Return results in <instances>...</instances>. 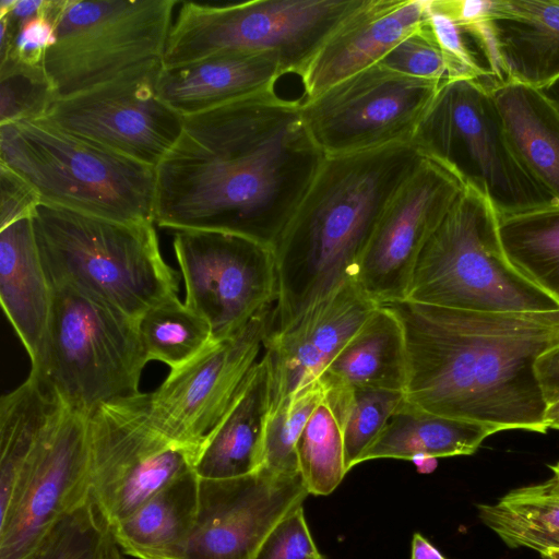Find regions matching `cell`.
<instances>
[{
  "instance_id": "obj_5",
  "label": "cell",
  "mask_w": 559,
  "mask_h": 559,
  "mask_svg": "<svg viewBox=\"0 0 559 559\" xmlns=\"http://www.w3.org/2000/svg\"><path fill=\"white\" fill-rule=\"evenodd\" d=\"M53 286H70L129 318L178 295L179 275L163 259L154 223H120L39 204L32 216Z\"/></svg>"
},
{
  "instance_id": "obj_44",
  "label": "cell",
  "mask_w": 559,
  "mask_h": 559,
  "mask_svg": "<svg viewBox=\"0 0 559 559\" xmlns=\"http://www.w3.org/2000/svg\"><path fill=\"white\" fill-rule=\"evenodd\" d=\"M540 91L559 105V78L552 83L544 86Z\"/></svg>"
},
{
  "instance_id": "obj_10",
  "label": "cell",
  "mask_w": 559,
  "mask_h": 559,
  "mask_svg": "<svg viewBox=\"0 0 559 559\" xmlns=\"http://www.w3.org/2000/svg\"><path fill=\"white\" fill-rule=\"evenodd\" d=\"M174 0H49L56 41L43 68L57 96H71L163 59Z\"/></svg>"
},
{
  "instance_id": "obj_7",
  "label": "cell",
  "mask_w": 559,
  "mask_h": 559,
  "mask_svg": "<svg viewBox=\"0 0 559 559\" xmlns=\"http://www.w3.org/2000/svg\"><path fill=\"white\" fill-rule=\"evenodd\" d=\"M498 227L489 200L465 186L419 252L405 300L488 312L559 310L509 261Z\"/></svg>"
},
{
  "instance_id": "obj_16",
  "label": "cell",
  "mask_w": 559,
  "mask_h": 559,
  "mask_svg": "<svg viewBox=\"0 0 559 559\" xmlns=\"http://www.w3.org/2000/svg\"><path fill=\"white\" fill-rule=\"evenodd\" d=\"M160 60L94 88L56 98L47 120L142 164L156 167L178 140L183 118L157 94Z\"/></svg>"
},
{
  "instance_id": "obj_45",
  "label": "cell",
  "mask_w": 559,
  "mask_h": 559,
  "mask_svg": "<svg viewBox=\"0 0 559 559\" xmlns=\"http://www.w3.org/2000/svg\"><path fill=\"white\" fill-rule=\"evenodd\" d=\"M546 420L549 428L554 423L559 421V402L547 408Z\"/></svg>"
},
{
  "instance_id": "obj_42",
  "label": "cell",
  "mask_w": 559,
  "mask_h": 559,
  "mask_svg": "<svg viewBox=\"0 0 559 559\" xmlns=\"http://www.w3.org/2000/svg\"><path fill=\"white\" fill-rule=\"evenodd\" d=\"M411 559H448L424 535L414 533L411 545Z\"/></svg>"
},
{
  "instance_id": "obj_47",
  "label": "cell",
  "mask_w": 559,
  "mask_h": 559,
  "mask_svg": "<svg viewBox=\"0 0 559 559\" xmlns=\"http://www.w3.org/2000/svg\"><path fill=\"white\" fill-rule=\"evenodd\" d=\"M549 468L552 471V476H555L559 480V462L549 465Z\"/></svg>"
},
{
  "instance_id": "obj_9",
  "label": "cell",
  "mask_w": 559,
  "mask_h": 559,
  "mask_svg": "<svg viewBox=\"0 0 559 559\" xmlns=\"http://www.w3.org/2000/svg\"><path fill=\"white\" fill-rule=\"evenodd\" d=\"M362 0H254L224 5L183 2L171 24L163 67L239 52L265 55L301 75L310 59Z\"/></svg>"
},
{
  "instance_id": "obj_25",
  "label": "cell",
  "mask_w": 559,
  "mask_h": 559,
  "mask_svg": "<svg viewBox=\"0 0 559 559\" xmlns=\"http://www.w3.org/2000/svg\"><path fill=\"white\" fill-rule=\"evenodd\" d=\"M490 90L518 159L559 203V105L540 90L518 83Z\"/></svg>"
},
{
  "instance_id": "obj_4",
  "label": "cell",
  "mask_w": 559,
  "mask_h": 559,
  "mask_svg": "<svg viewBox=\"0 0 559 559\" xmlns=\"http://www.w3.org/2000/svg\"><path fill=\"white\" fill-rule=\"evenodd\" d=\"M88 416L20 388L0 400V559H25L90 500Z\"/></svg>"
},
{
  "instance_id": "obj_28",
  "label": "cell",
  "mask_w": 559,
  "mask_h": 559,
  "mask_svg": "<svg viewBox=\"0 0 559 559\" xmlns=\"http://www.w3.org/2000/svg\"><path fill=\"white\" fill-rule=\"evenodd\" d=\"M500 430L427 412L404 397L358 464L376 459L415 460L471 455Z\"/></svg>"
},
{
  "instance_id": "obj_29",
  "label": "cell",
  "mask_w": 559,
  "mask_h": 559,
  "mask_svg": "<svg viewBox=\"0 0 559 559\" xmlns=\"http://www.w3.org/2000/svg\"><path fill=\"white\" fill-rule=\"evenodd\" d=\"M477 509L480 521L508 547L533 549L540 556L559 551V480L555 476Z\"/></svg>"
},
{
  "instance_id": "obj_49",
  "label": "cell",
  "mask_w": 559,
  "mask_h": 559,
  "mask_svg": "<svg viewBox=\"0 0 559 559\" xmlns=\"http://www.w3.org/2000/svg\"><path fill=\"white\" fill-rule=\"evenodd\" d=\"M319 559H326V558H325L324 556H322V555H321Z\"/></svg>"
},
{
  "instance_id": "obj_31",
  "label": "cell",
  "mask_w": 559,
  "mask_h": 559,
  "mask_svg": "<svg viewBox=\"0 0 559 559\" xmlns=\"http://www.w3.org/2000/svg\"><path fill=\"white\" fill-rule=\"evenodd\" d=\"M147 361L176 369L213 342L207 321L174 295L150 307L136 321Z\"/></svg>"
},
{
  "instance_id": "obj_38",
  "label": "cell",
  "mask_w": 559,
  "mask_h": 559,
  "mask_svg": "<svg viewBox=\"0 0 559 559\" xmlns=\"http://www.w3.org/2000/svg\"><path fill=\"white\" fill-rule=\"evenodd\" d=\"M320 556L300 506L270 532L253 559H319Z\"/></svg>"
},
{
  "instance_id": "obj_23",
  "label": "cell",
  "mask_w": 559,
  "mask_h": 559,
  "mask_svg": "<svg viewBox=\"0 0 559 559\" xmlns=\"http://www.w3.org/2000/svg\"><path fill=\"white\" fill-rule=\"evenodd\" d=\"M285 72L278 61L270 56L224 52L162 67L157 94L185 118L274 90L275 82Z\"/></svg>"
},
{
  "instance_id": "obj_17",
  "label": "cell",
  "mask_w": 559,
  "mask_h": 559,
  "mask_svg": "<svg viewBox=\"0 0 559 559\" xmlns=\"http://www.w3.org/2000/svg\"><path fill=\"white\" fill-rule=\"evenodd\" d=\"M464 189L454 173L423 157L385 206L359 257L355 282L373 302L405 300L419 252Z\"/></svg>"
},
{
  "instance_id": "obj_15",
  "label": "cell",
  "mask_w": 559,
  "mask_h": 559,
  "mask_svg": "<svg viewBox=\"0 0 559 559\" xmlns=\"http://www.w3.org/2000/svg\"><path fill=\"white\" fill-rule=\"evenodd\" d=\"M185 304L211 326L213 341L239 333L277 300L273 248L236 234L179 230L173 241Z\"/></svg>"
},
{
  "instance_id": "obj_3",
  "label": "cell",
  "mask_w": 559,
  "mask_h": 559,
  "mask_svg": "<svg viewBox=\"0 0 559 559\" xmlns=\"http://www.w3.org/2000/svg\"><path fill=\"white\" fill-rule=\"evenodd\" d=\"M412 142L325 156L273 246L277 272L275 328L283 329L342 284L385 206L423 159Z\"/></svg>"
},
{
  "instance_id": "obj_37",
  "label": "cell",
  "mask_w": 559,
  "mask_h": 559,
  "mask_svg": "<svg viewBox=\"0 0 559 559\" xmlns=\"http://www.w3.org/2000/svg\"><path fill=\"white\" fill-rule=\"evenodd\" d=\"M381 66L413 78L451 81L449 62L425 22L396 44L379 62Z\"/></svg>"
},
{
  "instance_id": "obj_11",
  "label": "cell",
  "mask_w": 559,
  "mask_h": 559,
  "mask_svg": "<svg viewBox=\"0 0 559 559\" xmlns=\"http://www.w3.org/2000/svg\"><path fill=\"white\" fill-rule=\"evenodd\" d=\"M146 362L135 320L73 287H52L41 381L62 404L90 416L135 395Z\"/></svg>"
},
{
  "instance_id": "obj_36",
  "label": "cell",
  "mask_w": 559,
  "mask_h": 559,
  "mask_svg": "<svg viewBox=\"0 0 559 559\" xmlns=\"http://www.w3.org/2000/svg\"><path fill=\"white\" fill-rule=\"evenodd\" d=\"M107 527L90 498L60 520L25 559H96Z\"/></svg>"
},
{
  "instance_id": "obj_35",
  "label": "cell",
  "mask_w": 559,
  "mask_h": 559,
  "mask_svg": "<svg viewBox=\"0 0 559 559\" xmlns=\"http://www.w3.org/2000/svg\"><path fill=\"white\" fill-rule=\"evenodd\" d=\"M56 98L43 66L0 62V126L44 118Z\"/></svg>"
},
{
  "instance_id": "obj_41",
  "label": "cell",
  "mask_w": 559,
  "mask_h": 559,
  "mask_svg": "<svg viewBox=\"0 0 559 559\" xmlns=\"http://www.w3.org/2000/svg\"><path fill=\"white\" fill-rule=\"evenodd\" d=\"M535 373L548 408L559 402V344L539 355Z\"/></svg>"
},
{
  "instance_id": "obj_21",
  "label": "cell",
  "mask_w": 559,
  "mask_h": 559,
  "mask_svg": "<svg viewBox=\"0 0 559 559\" xmlns=\"http://www.w3.org/2000/svg\"><path fill=\"white\" fill-rule=\"evenodd\" d=\"M426 0H362L323 41L301 73L309 100L380 60L426 19Z\"/></svg>"
},
{
  "instance_id": "obj_46",
  "label": "cell",
  "mask_w": 559,
  "mask_h": 559,
  "mask_svg": "<svg viewBox=\"0 0 559 559\" xmlns=\"http://www.w3.org/2000/svg\"><path fill=\"white\" fill-rule=\"evenodd\" d=\"M543 559H559V551H550L542 555Z\"/></svg>"
},
{
  "instance_id": "obj_18",
  "label": "cell",
  "mask_w": 559,
  "mask_h": 559,
  "mask_svg": "<svg viewBox=\"0 0 559 559\" xmlns=\"http://www.w3.org/2000/svg\"><path fill=\"white\" fill-rule=\"evenodd\" d=\"M308 495L299 473L259 468L235 478H199L195 521L181 559H253Z\"/></svg>"
},
{
  "instance_id": "obj_32",
  "label": "cell",
  "mask_w": 559,
  "mask_h": 559,
  "mask_svg": "<svg viewBox=\"0 0 559 559\" xmlns=\"http://www.w3.org/2000/svg\"><path fill=\"white\" fill-rule=\"evenodd\" d=\"M323 393L342 428L345 465L348 472L358 464L361 454L382 431L404 394L343 386L323 388Z\"/></svg>"
},
{
  "instance_id": "obj_48",
  "label": "cell",
  "mask_w": 559,
  "mask_h": 559,
  "mask_svg": "<svg viewBox=\"0 0 559 559\" xmlns=\"http://www.w3.org/2000/svg\"><path fill=\"white\" fill-rule=\"evenodd\" d=\"M550 428L559 430V421L554 423Z\"/></svg>"
},
{
  "instance_id": "obj_40",
  "label": "cell",
  "mask_w": 559,
  "mask_h": 559,
  "mask_svg": "<svg viewBox=\"0 0 559 559\" xmlns=\"http://www.w3.org/2000/svg\"><path fill=\"white\" fill-rule=\"evenodd\" d=\"M40 200L19 175L0 164V229L35 213Z\"/></svg>"
},
{
  "instance_id": "obj_33",
  "label": "cell",
  "mask_w": 559,
  "mask_h": 559,
  "mask_svg": "<svg viewBox=\"0 0 559 559\" xmlns=\"http://www.w3.org/2000/svg\"><path fill=\"white\" fill-rule=\"evenodd\" d=\"M296 453L309 495H330L347 473L342 428L324 393L298 439Z\"/></svg>"
},
{
  "instance_id": "obj_20",
  "label": "cell",
  "mask_w": 559,
  "mask_h": 559,
  "mask_svg": "<svg viewBox=\"0 0 559 559\" xmlns=\"http://www.w3.org/2000/svg\"><path fill=\"white\" fill-rule=\"evenodd\" d=\"M477 23L496 85L559 78V0L484 1Z\"/></svg>"
},
{
  "instance_id": "obj_2",
  "label": "cell",
  "mask_w": 559,
  "mask_h": 559,
  "mask_svg": "<svg viewBox=\"0 0 559 559\" xmlns=\"http://www.w3.org/2000/svg\"><path fill=\"white\" fill-rule=\"evenodd\" d=\"M381 306L403 329L407 402L500 431L546 433L535 361L559 344V310L488 312L409 300Z\"/></svg>"
},
{
  "instance_id": "obj_6",
  "label": "cell",
  "mask_w": 559,
  "mask_h": 559,
  "mask_svg": "<svg viewBox=\"0 0 559 559\" xmlns=\"http://www.w3.org/2000/svg\"><path fill=\"white\" fill-rule=\"evenodd\" d=\"M0 164L24 179L40 204L120 223H154V167L46 118L0 126Z\"/></svg>"
},
{
  "instance_id": "obj_39",
  "label": "cell",
  "mask_w": 559,
  "mask_h": 559,
  "mask_svg": "<svg viewBox=\"0 0 559 559\" xmlns=\"http://www.w3.org/2000/svg\"><path fill=\"white\" fill-rule=\"evenodd\" d=\"M46 8L39 14L27 19L17 28L11 49L5 58L26 66H43L47 50L55 44V26Z\"/></svg>"
},
{
  "instance_id": "obj_27",
  "label": "cell",
  "mask_w": 559,
  "mask_h": 559,
  "mask_svg": "<svg viewBox=\"0 0 559 559\" xmlns=\"http://www.w3.org/2000/svg\"><path fill=\"white\" fill-rule=\"evenodd\" d=\"M407 377L402 325L379 306L329 364L318 381L323 388L404 392Z\"/></svg>"
},
{
  "instance_id": "obj_8",
  "label": "cell",
  "mask_w": 559,
  "mask_h": 559,
  "mask_svg": "<svg viewBox=\"0 0 559 559\" xmlns=\"http://www.w3.org/2000/svg\"><path fill=\"white\" fill-rule=\"evenodd\" d=\"M411 142L486 197L498 216L555 203L518 159L491 90L478 80L441 84Z\"/></svg>"
},
{
  "instance_id": "obj_30",
  "label": "cell",
  "mask_w": 559,
  "mask_h": 559,
  "mask_svg": "<svg viewBox=\"0 0 559 559\" xmlns=\"http://www.w3.org/2000/svg\"><path fill=\"white\" fill-rule=\"evenodd\" d=\"M498 217L509 261L559 301V203Z\"/></svg>"
},
{
  "instance_id": "obj_26",
  "label": "cell",
  "mask_w": 559,
  "mask_h": 559,
  "mask_svg": "<svg viewBox=\"0 0 559 559\" xmlns=\"http://www.w3.org/2000/svg\"><path fill=\"white\" fill-rule=\"evenodd\" d=\"M198 493L199 477L190 469L110 526L115 540L135 559H181L195 521Z\"/></svg>"
},
{
  "instance_id": "obj_34",
  "label": "cell",
  "mask_w": 559,
  "mask_h": 559,
  "mask_svg": "<svg viewBox=\"0 0 559 559\" xmlns=\"http://www.w3.org/2000/svg\"><path fill=\"white\" fill-rule=\"evenodd\" d=\"M323 397L316 382L300 389L270 411L263 435L261 467L276 474H296L298 439Z\"/></svg>"
},
{
  "instance_id": "obj_22",
  "label": "cell",
  "mask_w": 559,
  "mask_h": 559,
  "mask_svg": "<svg viewBox=\"0 0 559 559\" xmlns=\"http://www.w3.org/2000/svg\"><path fill=\"white\" fill-rule=\"evenodd\" d=\"M2 309L31 359L29 374L44 379L52 287L38 251L32 217L0 229Z\"/></svg>"
},
{
  "instance_id": "obj_12",
  "label": "cell",
  "mask_w": 559,
  "mask_h": 559,
  "mask_svg": "<svg viewBox=\"0 0 559 559\" xmlns=\"http://www.w3.org/2000/svg\"><path fill=\"white\" fill-rule=\"evenodd\" d=\"M88 432L90 497L108 527L195 463L152 424L142 392L99 406L88 416Z\"/></svg>"
},
{
  "instance_id": "obj_43",
  "label": "cell",
  "mask_w": 559,
  "mask_h": 559,
  "mask_svg": "<svg viewBox=\"0 0 559 559\" xmlns=\"http://www.w3.org/2000/svg\"><path fill=\"white\" fill-rule=\"evenodd\" d=\"M128 557L115 540L110 528L107 527L96 559H128Z\"/></svg>"
},
{
  "instance_id": "obj_13",
  "label": "cell",
  "mask_w": 559,
  "mask_h": 559,
  "mask_svg": "<svg viewBox=\"0 0 559 559\" xmlns=\"http://www.w3.org/2000/svg\"><path fill=\"white\" fill-rule=\"evenodd\" d=\"M441 83L380 63L301 102L306 127L325 156L411 142Z\"/></svg>"
},
{
  "instance_id": "obj_14",
  "label": "cell",
  "mask_w": 559,
  "mask_h": 559,
  "mask_svg": "<svg viewBox=\"0 0 559 559\" xmlns=\"http://www.w3.org/2000/svg\"><path fill=\"white\" fill-rule=\"evenodd\" d=\"M276 302L265 307L233 337L213 341L194 358L171 369L145 393L152 424L197 456L233 406L262 357L275 328Z\"/></svg>"
},
{
  "instance_id": "obj_1",
  "label": "cell",
  "mask_w": 559,
  "mask_h": 559,
  "mask_svg": "<svg viewBox=\"0 0 559 559\" xmlns=\"http://www.w3.org/2000/svg\"><path fill=\"white\" fill-rule=\"evenodd\" d=\"M324 158L301 102L274 90L185 117L155 167L154 223L236 234L273 248Z\"/></svg>"
},
{
  "instance_id": "obj_19",
  "label": "cell",
  "mask_w": 559,
  "mask_h": 559,
  "mask_svg": "<svg viewBox=\"0 0 559 559\" xmlns=\"http://www.w3.org/2000/svg\"><path fill=\"white\" fill-rule=\"evenodd\" d=\"M379 306L347 281L265 342L271 371V408L316 382Z\"/></svg>"
},
{
  "instance_id": "obj_24",
  "label": "cell",
  "mask_w": 559,
  "mask_h": 559,
  "mask_svg": "<svg viewBox=\"0 0 559 559\" xmlns=\"http://www.w3.org/2000/svg\"><path fill=\"white\" fill-rule=\"evenodd\" d=\"M270 408L271 371L264 348L239 396L204 440L193 466L197 476L227 479L258 471Z\"/></svg>"
}]
</instances>
